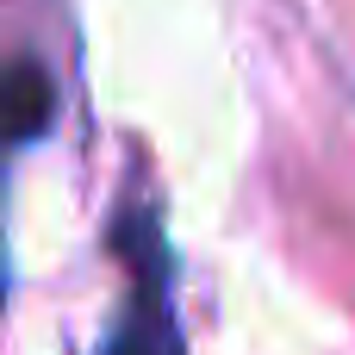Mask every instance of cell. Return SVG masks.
<instances>
[{
	"mask_svg": "<svg viewBox=\"0 0 355 355\" xmlns=\"http://www.w3.org/2000/svg\"><path fill=\"white\" fill-rule=\"evenodd\" d=\"M125 262H131V300L125 318L112 324V343L100 355H181V331L168 312V262H162V237L150 218L125 225Z\"/></svg>",
	"mask_w": 355,
	"mask_h": 355,
	"instance_id": "1",
	"label": "cell"
},
{
	"mask_svg": "<svg viewBox=\"0 0 355 355\" xmlns=\"http://www.w3.org/2000/svg\"><path fill=\"white\" fill-rule=\"evenodd\" d=\"M50 75L31 62V56H19L12 69H6V137L12 144H31L44 125H50Z\"/></svg>",
	"mask_w": 355,
	"mask_h": 355,
	"instance_id": "2",
	"label": "cell"
}]
</instances>
